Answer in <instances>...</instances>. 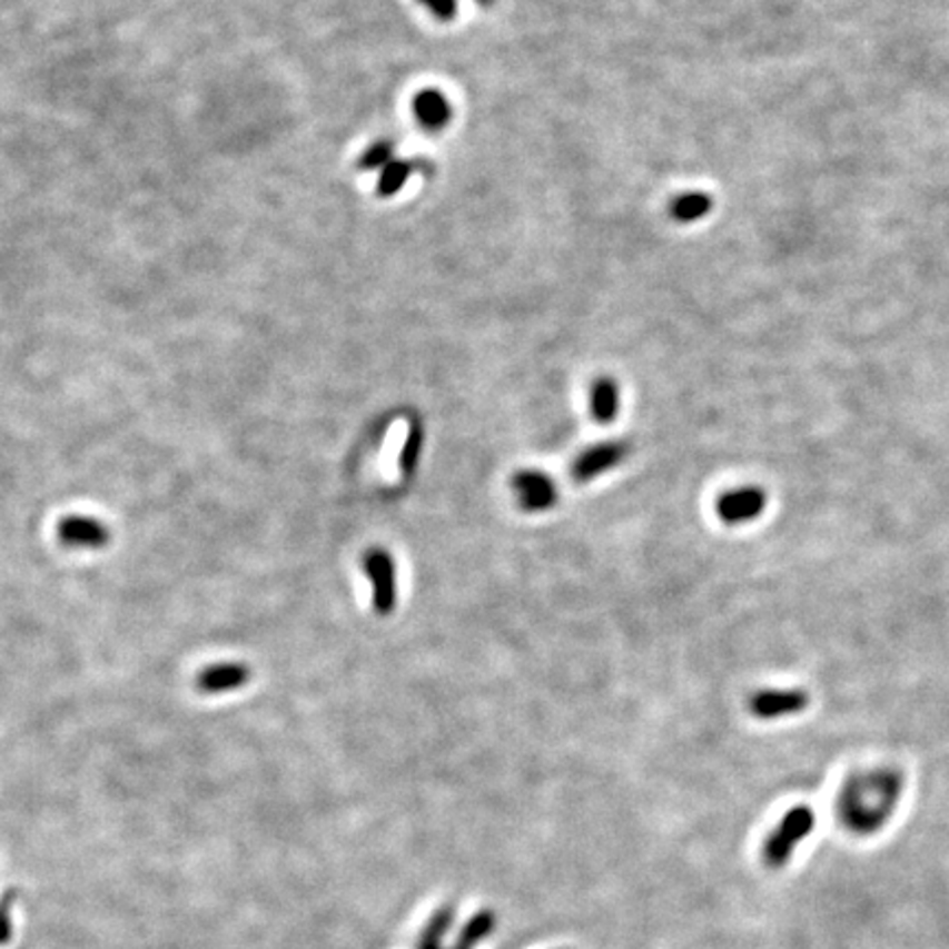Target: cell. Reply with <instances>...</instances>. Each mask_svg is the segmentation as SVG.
<instances>
[{
  "instance_id": "1",
  "label": "cell",
  "mask_w": 949,
  "mask_h": 949,
  "mask_svg": "<svg viewBox=\"0 0 949 949\" xmlns=\"http://www.w3.org/2000/svg\"><path fill=\"white\" fill-rule=\"evenodd\" d=\"M815 829V813L807 804H798L780 820L777 831L768 838L763 858L770 868H782L791 860L798 844Z\"/></svg>"
},
{
  "instance_id": "2",
  "label": "cell",
  "mask_w": 949,
  "mask_h": 949,
  "mask_svg": "<svg viewBox=\"0 0 949 949\" xmlns=\"http://www.w3.org/2000/svg\"><path fill=\"white\" fill-rule=\"evenodd\" d=\"M363 572L367 574L374 592V609L380 615H389L398 601L396 563L389 552L374 547L363 556Z\"/></svg>"
},
{
  "instance_id": "3",
  "label": "cell",
  "mask_w": 949,
  "mask_h": 949,
  "mask_svg": "<svg viewBox=\"0 0 949 949\" xmlns=\"http://www.w3.org/2000/svg\"><path fill=\"white\" fill-rule=\"evenodd\" d=\"M768 508V495L761 486H741L716 500V515L728 525H743L761 517Z\"/></svg>"
},
{
  "instance_id": "4",
  "label": "cell",
  "mask_w": 949,
  "mask_h": 949,
  "mask_svg": "<svg viewBox=\"0 0 949 949\" xmlns=\"http://www.w3.org/2000/svg\"><path fill=\"white\" fill-rule=\"evenodd\" d=\"M629 451H631V444L624 442V439L603 442V444H596V446L587 448L572 464V477H574V482L585 484V482H592V480L601 477L606 471L620 466L626 459Z\"/></svg>"
},
{
  "instance_id": "5",
  "label": "cell",
  "mask_w": 949,
  "mask_h": 949,
  "mask_svg": "<svg viewBox=\"0 0 949 949\" xmlns=\"http://www.w3.org/2000/svg\"><path fill=\"white\" fill-rule=\"evenodd\" d=\"M513 488L518 506L525 513H545L558 502V488L554 480L541 471H518L513 477Z\"/></svg>"
},
{
  "instance_id": "6",
  "label": "cell",
  "mask_w": 949,
  "mask_h": 949,
  "mask_svg": "<svg viewBox=\"0 0 949 949\" xmlns=\"http://www.w3.org/2000/svg\"><path fill=\"white\" fill-rule=\"evenodd\" d=\"M58 538L67 547L76 550H101L110 541V530L99 518L87 515H69L58 523Z\"/></svg>"
},
{
  "instance_id": "7",
  "label": "cell",
  "mask_w": 949,
  "mask_h": 949,
  "mask_svg": "<svg viewBox=\"0 0 949 949\" xmlns=\"http://www.w3.org/2000/svg\"><path fill=\"white\" fill-rule=\"evenodd\" d=\"M809 705V696L802 691H765L750 699V712L763 721L800 714Z\"/></svg>"
},
{
  "instance_id": "8",
  "label": "cell",
  "mask_w": 949,
  "mask_h": 949,
  "mask_svg": "<svg viewBox=\"0 0 949 949\" xmlns=\"http://www.w3.org/2000/svg\"><path fill=\"white\" fill-rule=\"evenodd\" d=\"M251 680V669L240 662H220L211 664L196 678L198 691L207 694L240 691Z\"/></svg>"
},
{
  "instance_id": "9",
  "label": "cell",
  "mask_w": 949,
  "mask_h": 949,
  "mask_svg": "<svg viewBox=\"0 0 949 949\" xmlns=\"http://www.w3.org/2000/svg\"><path fill=\"white\" fill-rule=\"evenodd\" d=\"M416 119L427 130H442L451 121V103L439 90H423L414 101Z\"/></svg>"
},
{
  "instance_id": "10",
  "label": "cell",
  "mask_w": 949,
  "mask_h": 949,
  "mask_svg": "<svg viewBox=\"0 0 949 949\" xmlns=\"http://www.w3.org/2000/svg\"><path fill=\"white\" fill-rule=\"evenodd\" d=\"M592 416L599 425H611L620 414V387L611 378H599L590 396Z\"/></svg>"
},
{
  "instance_id": "11",
  "label": "cell",
  "mask_w": 949,
  "mask_h": 949,
  "mask_svg": "<svg viewBox=\"0 0 949 949\" xmlns=\"http://www.w3.org/2000/svg\"><path fill=\"white\" fill-rule=\"evenodd\" d=\"M712 209V198L703 191H689L673 200L671 214L678 223H696Z\"/></svg>"
},
{
  "instance_id": "12",
  "label": "cell",
  "mask_w": 949,
  "mask_h": 949,
  "mask_svg": "<svg viewBox=\"0 0 949 949\" xmlns=\"http://www.w3.org/2000/svg\"><path fill=\"white\" fill-rule=\"evenodd\" d=\"M423 448H425V429H423V425L416 423V425H412V429H409L407 437H405V444L401 448L398 464H401L403 475H412L418 468Z\"/></svg>"
},
{
  "instance_id": "13",
  "label": "cell",
  "mask_w": 949,
  "mask_h": 949,
  "mask_svg": "<svg viewBox=\"0 0 949 949\" xmlns=\"http://www.w3.org/2000/svg\"><path fill=\"white\" fill-rule=\"evenodd\" d=\"M414 172V164L409 161H389L383 170H380V180H378V194L380 196H394Z\"/></svg>"
},
{
  "instance_id": "14",
  "label": "cell",
  "mask_w": 949,
  "mask_h": 949,
  "mask_svg": "<svg viewBox=\"0 0 949 949\" xmlns=\"http://www.w3.org/2000/svg\"><path fill=\"white\" fill-rule=\"evenodd\" d=\"M394 159H396L394 157V144L392 141H378L360 157V168L363 170H383Z\"/></svg>"
},
{
  "instance_id": "15",
  "label": "cell",
  "mask_w": 949,
  "mask_h": 949,
  "mask_svg": "<svg viewBox=\"0 0 949 949\" xmlns=\"http://www.w3.org/2000/svg\"><path fill=\"white\" fill-rule=\"evenodd\" d=\"M11 901H13L11 892H7L0 899V946H4L11 939V910H9Z\"/></svg>"
},
{
  "instance_id": "16",
  "label": "cell",
  "mask_w": 949,
  "mask_h": 949,
  "mask_svg": "<svg viewBox=\"0 0 949 949\" xmlns=\"http://www.w3.org/2000/svg\"><path fill=\"white\" fill-rule=\"evenodd\" d=\"M421 2H425L439 20H453L457 9L455 0H421Z\"/></svg>"
}]
</instances>
